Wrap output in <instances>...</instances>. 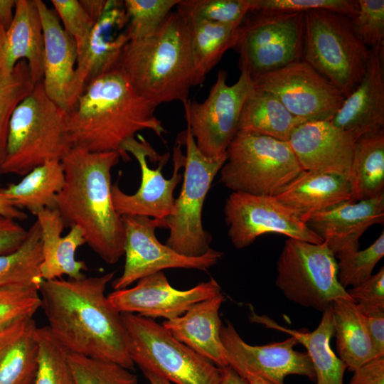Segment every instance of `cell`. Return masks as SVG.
I'll return each mask as SVG.
<instances>
[{"mask_svg": "<svg viewBox=\"0 0 384 384\" xmlns=\"http://www.w3.org/2000/svg\"><path fill=\"white\" fill-rule=\"evenodd\" d=\"M353 372L348 384H384V357L373 358Z\"/></svg>", "mask_w": 384, "mask_h": 384, "instance_id": "681fc988", "label": "cell"}, {"mask_svg": "<svg viewBox=\"0 0 384 384\" xmlns=\"http://www.w3.org/2000/svg\"><path fill=\"white\" fill-rule=\"evenodd\" d=\"M176 7L188 26L199 21L241 23L250 11V0H179Z\"/></svg>", "mask_w": 384, "mask_h": 384, "instance_id": "74e56055", "label": "cell"}, {"mask_svg": "<svg viewBox=\"0 0 384 384\" xmlns=\"http://www.w3.org/2000/svg\"><path fill=\"white\" fill-rule=\"evenodd\" d=\"M250 319L267 328L287 333L296 338L299 343H302L311 361L316 384H343L346 367L336 356L330 345L334 334L331 304L322 312L320 323L313 331L304 329H290L279 325L267 316H260L253 311Z\"/></svg>", "mask_w": 384, "mask_h": 384, "instance_id": "f1b7e54d", "label": "cell"}, {"mask_svg": "<svg viewBox=\"0 0 384 384\" xmlns=\"http://www.w3.org/2000/svg\"><path fill=\"white\" fill-rule=\"evenodd\" d=\"M249 384H270L262 378L251 373H247L245 377Z\"/></svg>", "mask_w": 384, "mask_h": 384, "instance_id": "9f6ffc18", "label": "cell"}, {"mask_svg": "<svg viewBox=\"0 0 384 384\" xmlns=\"http://www.w3.org/2000/svg\"><path fill=\"white\" fill-rule=\"evenodd\" d=\"M28 230L16 220L0 215V255L11 253L25 241Z\"/></svg>", "mask_w": 384, "mask_h": 384, "instance_id": "7dc6e473", "label": "cell"}, {"mask_svg": "<svg viewBox=\"0 0 384 384\" xmlns=\"http://www.w3.org/2000/svg\"><path fill=\"white\" fill-rule=\"evenodd\" d=\"M38 289L36 287L0 288V331L33 316L41 307Z\"/></svg>", "mask_w": 384, "mask_h": 384, "instance_id": "b9f144b4", "label": "cell"}, {"mask_svg": "<svg viewBox=\"0 0 384 384\" xmlns=\"http://www.w3.org/2000/svg\"><path fill=\"white\" fill-rule=\"evenodd\" d=\"M228 234L234 247L245 248L260 235L278 233L314 244L324 242L275 196L232 192L224 206Z\"/></svg>", "mask_w": 384, "mask_h": 384, "instance_id": "2e32d148", "label": "cell"}, {"mask_svg": "<svg viewBox=\"0 0 384 384\" xmlns=\"http://www.w3.org/2000/svg\"><path fill=\"white\" fill-rule=\"evenodd\" d=\"M178 140L186 146L183 184L173 213L166 218L169 235L166 245L184 256L199 257L210 247L211 235L202 223V210L211 183L226 161L205 156L187 126Z\"/></svg>", "mask_w": 384, "mask_h": 384, "instance_id": "9c48e42d", "label": "cell"}, {"mask_svg": "<svg viewBox=\"0 0 384 384\" xmlns=\"http://www.w3.org/2000/svg\"><path fill=\"white\" fill-rule=\"evenodd\" d=\"M225 297L222 292L193 305L176 318L161 324L178 341L218 368L228 366L227 352L220 338L223 326L219 310Z\"/></svg>", "mask_w": 384, "mask_h": 384, "instance_id": "d4e9b609", "label": "cell"}, {"mask_svg": "<svg viewBox=\"0 0 384 384\" xmlns=\"http://www.w3.org/2000/svg\"><path fill=\"white\" fill-rule=\"evenodd\" d=\"M250 11L305 13L325 9L353 18L358 11L355 0H250Z\"/></svg>", "mask_w": 384, "mask_h": 384, "instance_id": "7bdbcfd3", "label": "cell"}, {"mask_svg": "<svg viewBox=\"0 0 384 384\" xmlns=\"http://www.w3.org/2000/svg\"><path fill=\"white\" fill-rule=\"evenodd\" d=\"M16 0H0V26L6 30L11 24Z\"/></svg>", "mask_w": 384, "mask_h": 384, "instance_id": "f5cc1de1", "label": "cell"}, {"mask_svg": "<svg viewBox=\"0 0 384 384\" xmlns=\"http://www.w3.org/2000/svg\"><path fill=\"white\" fill-rule=\"evenodd\" d=\"M38 366L33 384H76L69 363V351L48 326L37 328Z\"/></svg>", "mask_w": 384, "mask_h": 384, "instance_id": "d590c367", "label": "cell"}, {"mask_svg": "<svg viewBox=\"0 0 384 384\" xmlns=\"http://www.w3.org/2000/svg\"><path fill=\"white\" fill-rule=\"evenodd\" d=\"M114 274L43 280L41 307L51 333L69 352L132 370L122 314L105 295Z\"/></svg>", "mask_w": 384, "mask_h": 384, "instance_id": "6da1fadb", "label": "cell"}, {"mask_svg": "<svg viewBox=\"0 0 384 384\" xmlns=\"http://www.w3.org/2000/svg\"><path fill=\"white\" fill-rule=\"evenodd\" d=\"M155 107L139 96L117 70L93 80L66 112L72 148L116 151L125 160L124 143L143 130L161 137L166 130Z\"/></svg>", "mask_w": 384, "mask_h": 384, "instance_id": "3957f363", "label": "cell"}, {"mask_svg": "<svg viewBox=\"0 0 384 384\" xmlns=\"http://www.w3.org/2000/svg\"><path fill=\"white\" fill-rule=\"evenodd\" d=\"M122 218L125 233V263L122 274L112 282L114 290L127 288L134 282L165 269L206 270L223 257L222 252L211 247L201 256L187 257L161 243L155 230L158 228H166V218L141 215Z\"/></svg>", "mask_w": 384, "mask_h": 384, "instance_id": "5bb4252c", "label": "cell"}, {"mask_svg": "<svg viewBox=\"0 0 384 384\" xmlns=\"http://www.w3.org/2000/svg\"><path fill=\"white\" fill-rule=\"evenodd\" d=\"M252 11L240 23L233 48L239 53L240 72L252 80L303 60L304 13Z\"/></svg>", "mask_w": 384, "mask_h": 384, "instance_id": "8fae6325", "label": "cell"}, {"mask_svg": "<svg viewBox=\"0 0 384 384\" xmlns=\"http://www.w3.org/2000/svg\"><path fill=\"white\" fill-rule=\"evenodd\" d=\"M346 291L361 309H384V267L361 284Z\"/></svg>", "mask_w": 384, "mask_h": 384, "instance_id": "bcb514c9", "label": "cell"}, {"mask_svg": "<svg viewBox=\"0 0 384 384\" xmlns=\"http://www.w3.org/2000/svg\"><path fill=\"white\" fill-rule=\"evenodd\" d=\"M303 171L288 142L238 131L227 148L220 181L233 192L276 196Z\"/></svg>", "mask_w": 384, "mask_h": 384, "instance_id": "8992f818", "label": "cell"}, {"mask_svg": "<svg viewBox=\"0 0 384 384\" xmlns=\"http://www.w3.org/2000/svg\"><path fill=\"white\" fill-rule=\"evenodd\" d=\"M90 18L95 23L109 7L111 0H79Z\"/></svg>", "mask_w": 384, "mask_h": 384, "instance_id": "f907efd6", "label": "cell"}, {"mask_svg": "<svg viewBox=\"0 0 384 384\" xmlns=\"http://www.w3.org/2000/svg\"><path fill=\"white\" fill-rule=\"evenodd\" d=\"M220 338L227 352L228 366L242 377L251 373L270 384H285V378L290 375L305 376L311 381H316L307 352L294 349L299 343L292 336L280 342L252 346L228 322L221 327Z\"/></svg>", "mask_w": 384, "mask_h": 384, "instance_id": "e0dca14e", "label": "cell"}, {"mask_svg": "<svg viewBox=\"0 0 384 384\" xmlns=\"http://www.w3.org/2000/svg\"><path fill=\"white\" fill-rule=\"evenodd\" d=\"M33 86L25 60L18 62L11 72L0 71V165L6 156L11 115Z\"/></svg>", "mask_w": 384, "mask_h": 384, "instance_id": "8d00e7d4", "label": "cell"}, {"mask_svg": "<svg viewBox=\"0 0 384 384\" xmlns=\"http://www.w3.org/2000/svg\"><path fill=\"white\" fill-rule=\"evenodd\" d=\"M253 87L275 95L294 116L306 122L331 121L345 96L304 60L252 80Z\"/></svg>", "mask_w": 384, "mask_h": 384, "instance_id": "9a60e30c", "label": "cell"}, {"mask_svg": "<svg viewBox=\"0 0 384 384\" xmlns=\"http://www.w3.org/2000/svg\"><path fill=\"white\" fill-rule=\"evenodd\" d=\"M240 25L199 21L188 26L193 63L200 84L223 54L235 47Z\"/></svg>", "mask_w": 384, "mask_h": 384, "instance_id": "836d02e7", "label": "cell"}, {"mask_svg": "<svg viewBox=\"0 0 384 384\" xmlns=\"http://www.w3.org/2000/svg\"><path fill=\"white\" fill-rule=\"evenodd\" d=\"M129 356L142 372L173 384H220V369L152 319L122 313Z\"/></svg>", "mask_w": 384, "mask_h": 384, "instance_id": "ba28073f", "label": "cell"}, {"mask_svg": "<svg viewBox=\"0 0 384 384\" xmlns=\"http://www.w3.org/2000/svg\"><path fill=\"white\" fill-rule=\"evenodd\" d=\"M41 231L42 262L40 272L43 280L85 277V263L75 258L77 250L85 244L82 230L73 225L69 233L62 235L65 223L59 211L46 208L36 215Z\"/></svg>", "mask_w": 384, "mask_h": 384, "instance_id": "484cf974", "label": "cell"}, {"mask_svg": "<svg viewBox=\"0 0 384 384\" xmlns=\"http://www.w3.org/2000/svg\"><path fill=\"white\" fill-rule=\"evenodd\" d=\"M357 2V14L351 19L356 36L368 48L384 46V1Z\"/></svg>", "mask_w": 384, "mask_h": 384, "instance_id": "ee69618b", "label": "cell"}, {"mask_svg": "<svg viewBox=\"0 0 384 384\" xmlns=\"http://www.w3.org/2000/svg\"><path fill=\"white\" fill-rule=\"evenodd\" d=\"M304 122L290 113L275 95L252 85L240 112L238 131L288 142L294 128Z\"/></svg>", "mask_w": 384, "mask_h": 384, "instance_id": "f546056e", "label": "cell"}, {"mask_svg": "<svg viewBox=\"0 0 384 384\" xmlns=\"http://www.w3.org/2000/svg\"><path fill=\"white\" fill-rule=\"evenodd\" d=\"M2 28H3V27L1 26H0V36H1Z\"/></svg>", "mask_w": 384, "mask_h": 384, "instance_id": "6f0895ef", "label": "cell"}, {"mask_svg": "<svg viewBox=\"0 0 384 384\" xmlns=\"http://www.w3.org/2000/svg\"><path fill=\"white\" fill-rule=\"evenodd\" d=\"M179 0H124L130 41L152 34Z\"/></svg>", "mask_w": 384, "mask_h": 384, "instance_id": "60d3db41", "label": "cell"}, {"mask_svg": "<svg viewBox=\"0 0 384 384\" xmlns=\"http://www.w3.org/2000/svg\"><path fill=\"white\" fill-rule=\"evenodd\" d=\"M383 223L384 193L335 205L312 215L306 225L336 255L359 250L363 234L372 225Z\"/></svg>", "mask_w": 384, "mask_h": 384, "instance_id": "603a6c76", "label": "cell"}, {"mask_svg": "<svg viewBox=\"0 0 384 384\" xmlns=\"http://www.w3.org/2000/svg\"><path fill=\"white\" fill-rule=\"evenodd\" d=\"M304 223L316 213L351 200L348 178L304 171L275 196Z\"/></svg>", "mask_w": 384, "mask_h": 384, "instance_id": "4316f807", "label": "cell"}, {"mask_svg": "<svg viewBox=\"0 0 384 384\" xmlns=\"http://www.w3.org/2000/svg\"><path fill=\"white\" fill-rule=\"evenodd\" d=\"M275 285L290 302L321 312L336 299H351L338 280L335 255L324 242L286 240L277 262Z\"/></svg>", "mask_w": 384, "mask_h": 384, "instance_id": "30bf717a", "label": "cell"}, {"mask_svg": "<svg viewBox=\"0 0 384 384\" xmlns=\"http://www.w3.org/2000/svg\"><path fill=\"white\" fill-rule=\"evenodd\" d=\"M44 41L43 78L47 95L65 112L78 98L75 68L78 58L75 39L67 33L54 9L36 0Z\"/></svg>", "mask_w": 384, "mask_h": 384, "instance_id": "ffe728a7", "label": "cell"}, {"mask_svg": "<svg viewBox=\"0 0 384 384\" xmlns=\"http://www.w3.org/2000/svg\"><path fill=\"white\" fill-rule=\"evenodd\" d=\"M348 181L351 201L384 193V129L356 141Z\"/></svg>", "mask_w": 384, "mask_h": 384, "instance_id": "d6a6232c", "label": "cell"}, {"mask_svg": "<svg viewBox=\"0 0 384 384\" xmlns=\"http://www.w3.org/2000/svg\"><path fill=\"white\" fill-rule=\"evenodd\" d=\"M41 262V231L36 220L18 249L0 255V288L36 287L39 289L43 280L40 272Z\"/></svg>", "mask_w": 384, "mask_h": 384, "instance_id": "e575fe53", "label": "cell"}, {"mask_svg": "<svg viewBox=\"0 0 384 384\" xmlns=\"http://www.w3.org/2000/svg\"><path fill=\"white\" fill-rule=\"evenodd\" d=\"M220 369V384H249L247 379L240 375L233 368L228 366Z\"/></svg>", "mask_w": 384, "mask_h": 384, "instance_id": "db71d44e", "label": "cell"}, {"mask_svg": "<svg viewBox=\"0 0 384 384\" xmlns=\"http://www.w3.org/2000/svg\"><path fill=\"white\" fill-rule=\"evenodd\" d=\"M384 46L370 48L366 73L331 122L356 140L383 130Z\"/></svg>", "mask_w": 384, "mask_h": 384, "instance_id": "7402d4cb", "label": "cell"}, {"mask_svg": "<svg viewBox=\"0 0 384 384\" xmlns=\"http://www.w3.org/2000/svg\"><path fill=\"white\" fill-rule=\"evenodd\" d=\"M356 141L331 121H314L295 127L288 142L304 171L348 178Z\"/></svg>", "mask_w": 384, "mask_h": 384, "instance_id": "44dd1931", "label": "cell"}, {"mask_svg": "<svg viewBox=\"0 0 384 384\" xmlns=\"http://www.w3.org/2000/svg\"><path fill=\"white\" fill-rule=\"evenodd\" d=\"M116 70L155 108L172 101L185 104L190 89L201 85L193 63L190 29L177 12L171 11L152 34L129 41Z\"/></svg>", "mask_w": 384, "mask_h": 384, "instance_id": "277c9868", "label": "cell"}, {"mask_svg": "<svg viewBox=\"0 0 384 384\" xmlns=\"http://www.w3.org/2000/svg\"><path fill=\"white\" fill-rule=\"evenodd\" d=\"M361 311L366 319L373 358L384 357V309H367Z\"/></svg>", "mask_w": 384, "mask_h": 384, "instance_id": "c3c4849f", "label": "cell"}, {"mask_svg": "<svg viewBox=\"0 0 384 384\" xmlns=\"http://www.w3.org/2000/svg\"><path fill=\"white\" fill-rule=\"evenodd\" d=\"M44 41L36 0H16L14 17L0 36V71L11 72L27 61L33 85L43 78Z\"/></svg>", "mask_w": 384, "mask_h": 384, "instance_id": "cb8c5ba5", "label": "cell"}, {"mask_svg": "<svg viewBox=\"0 0 384 384\" xmlns=\"http://www.w3.org/2000/svg\"><path fill=\"white\" fill-rule=\"evenodd\" d=\"M119 158L116 151L73 147L61 161L65 181L55 198V208L65 223L80 227L85 243L111 265L124 255L125 245L122 218L111 194V170Z\"/></svg>", "mask_w": 384, "mask_h": 384, "instance_id": "7a4b0ae2", "label": "cell"}, {"mask_svg": "<svg viewBox=\"0 0 384 384\" xmlns=\"http://www.w3.org/2000/svg\"><path fill=\"white\" fill-rule=\"evenodd\" d=\"M129 41L124 1L111 0L85 41L77 47L75 76L79 97L93 80L116 70Z\"/></svg>", "mask_w": 384, "mask_h": 384, "instance_id": "d6986e66", "label": "cell"}, {"mask_svg": "<svg viewBox=\"0 0 384 384\" xmlns=\"http://www.w3.org/2000/svg\"><path fill=\"white\" fill-rule=\"evenodd\" d=\"M383 255L384 232L365 250L336 254L339 283L344 289L361 284L373 274L374 267Z\"/></svg>", "mask_w": 384, "mask_h": 384, "instance_id": "ab89813d", "label": "cell"}, {"mask_svg": "<svg viewBox=\"0 0 384 384\" xmlns=\"http://www.w3.org/2000/svg\"><path fill=\"white\" fill-rule=\"evenodd\" d=\"M64 30L75 41L77 47L88 36L95 22L90 18L78 0H52Z\"/></svg>", "mask_w": 384, "mask_h": 384, "instance_id": "f6af8a7d", "label": "cell"}, {"mask_svg": "<svg viewBox=\"0 0 384 384\" xmlns=\"http://www.w3.org/2000/svg\"><path fill=\"white\" fill-rule=\"evenodd\" d=\"M71 149L66 112L38 82L11 115L0 174L25 176L48 161H61Z\"/></svg>", "mask_w": 384, "mask_h": 384, "instance_id": "5b68a950", "label": "cell"}, {"mask_svg": "<svg viewBox=\"0 0 384 384\" xmlns=\"http://www.w3.org/2000/svg\"><path fill=\"white\" fill-rule=\"evenodd\" d=\"M0 215L16 220H23L27 218L26 214L16 207L1 189H0Z\"/></svg>", "mask_w": 384, "mask_h": 384, "instance_id": "816d5d0a", "label": "cell"}, {"mask_svg": "<svg viewBox=\"0 0 384 384\" xmlns=\"http://www.w3.org/2000/svg\"><path fill=\"white\" fill-rule=\"evenodd\" d=\"M150 384H173L168 380L150 372H143Z\"/></svg>", "mask_w": 384, "mask_h": 384, "instance_id": "11a10c76", "label": "cell"}, {"mask_svg": "<svg viewBox=\"0 0 384 384\" xmlns=\"http://www.w3.org/2000/svg\"><path fill=\"white\" fill-rule=\"evenodd\" d=\"M228 73L219 70L207 98L203 102L188 100L183 104L186 124L197 147L206 156L226 154L238 132V121L245 100L252 87L248 74L241 71L237 82L227 83Z\"/></svg>", "mask_w": 384, "mask_h": 384, "instance_id": "7c38bea8", "label": "cell"}, {"mask_svg": "<svg viewBox=\"0 0 384 384\" xmlns=\"http://www.w3.org/2000/svg\"><path fill=\"white\" fill-rule=\"evenodd\" d=\"M37 326L33 317L0 331V384H33L38 366Z\"/></svg>", "mask_w": 384, "mask_h": 384, "instance_id": "83f0119b", "label": "cell"}, {"mask_svg": "<svg viewBox=\"0 0 384 384\" xmlns=\"http://www.w3.org/2000/svg\"><path fill=\"white\" fill-rule=\"evenodd\" d=\"M65 172L60 161L40 165L17 183L1 189L13 204L33 215L46 208H55V198L65 184Z\"/></svg>", "mask_w": 384, "mask_h": 384, "instance_id": "1f68e13d", "label": "cell"}, {"mask_svg": "<svg viewBox=\"0 0 384 384\" xmlns=\"http://www.w3.org/2000/svg\"><path fill=\"white\" fill-rule=\"evenodd\" d=\"M331 311L339 358L346 369L353 371L373 359L366 317L350 298L335 299Z\"/></svg>", "mask_w": 384, "mask_h": 384, "instance_id": "4dcf8cb0", "label": "cell"}, {"mask_svg": "<svg viewBox=\"0 0 384 384\" xmlns=\"http://www.w3.org/2000/svg\"><path fill=\"white\" fill-rule=\"evenodd\" d=\"M76 384H138L130 370L113 362L68 353Z\"/></svg>", "mask_w": 384, "mask_h": 384, "instance_id": "f35d334b", "label": "cell"}, {"mask_svg": "<svg viewBox=\"0 0 384 384\" xmlns=\"http://www.w3.org/2000/svg\"><path fill=\"white\" fill-rule=\"evenodd\" d=\"M304 15L303 60L348 97L366 73L370 48L356 36L348 17L325 9Z\"/></svg>", "mask_w": 384, "mask_h": 384, "instance_id": "52a82bcc", "label": "cell"}, {"mask_svg": "<svg viewBox=\"0 0 384 384\" xmlns=\"http://www.w3.org/2000/svg\"><path fill=\"white\" fill-rule=\"evenodd\" d=\"M127 141L122 148L126 161L130 160L129 153L137 161L142 180L139 189L134 194L123 192L117 183L112 185V203L117 213L121 215H141L156 219H165L174 211V191L182 179L179 170L184 166L185 156L180 147L174 149V171L170 178H165L162 166L167 162L169 154L160 156L140 134Z\"/></svg>", "mask_w": 384, "mask_h": 384, "instance_id": "4fadbf2b", "label": "cell"}, {"mask_svg": "<svg viewBox=\"0 0 384 384\" xmlns=\"http://www.w3.org/2000/svg\"><path fill=\"white\" fill-rule=\"evenodd\" d=\"M220 292V286L213 278L189 289H177L161 271L139 279L133 287L114 290L107 297L121 314L169 320L181 316L195 304Z\"/></svg>", "mask_w": 384, "mask_h": 384, "instance_id": "ac0fdd59", "label": "cell"}]
</instances>
